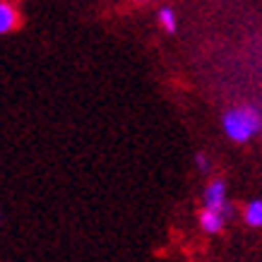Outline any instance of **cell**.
Wrapping results in <instances>:
<instances>
[{
	"label": "cell",
	"mask_w": 262,
	"mask_h": 262,
	"mask_svg": "<svg viewBox=\"0 0 262 262\" xmlns=\"http://www.w3.org/2000/svg\"><path fill=\"white\" fill-rule=\"evenodd\" d=\"M159 17H161V24L166 27L168 32H176V15H173V10L164 8V10L159 12Z\"/></svg>",
	"instance_id": "6"
},
{
	"label": "cell",
	"mask_w": 262,
	"mask_h": 262,
	"mask_svg": "<svg viewBox=\"0 0 262 262\" xmlns=\"http://www.w3.org/2000/svg\"><path fill=\"white\" fill-rule=\"evenodd\" d=\"M224 219H226V214L214 212V209H202V214H200V224H202V229H205L207 233H216V231H222Z\"/></svg>",
	"instance_id": "3"
},
{
	"label": "cell",
	"mask_w": 262,
	"mask_h": 262,
	"mask_svg": "<svg viewBox=\"0 0 262 262\" xmlns=\"http://www.w3.org/2000/svg\"><path fill=\"white\" fill-rule=\"evenodd\" d=\"M17 24V12L10 8L8 3H0V34L10 32Z\"/></svg>",
	"instance_id": "4"
},
{
	"label": "cell",
	"mask_w": 262,
	"mask_h": 262,
	"mask_svg": "<svg viewBox=\"0 0 262 262\" xmlns=\"http://www.w3.org/2000/svg\"><path fill=\"white\" fill-rule=\"evenodd\" d=\"M205 209H214L222 214H229L231 209L226 205V185L222 181H212L205 190Z\"/></svg>",
	"instance_id": "2"
},
{
	"label": "cell",
	"mask_w": 262,
	"mask_h": 262,
	"mask_svg": "<svg viewBox=\"0 0 262 262\" xmlns=\"http://www.w3.org/2000/svg\"><path fill=\"white\" fill-rule=\"evenodd\" d=\"M262 127V116L257 108L253 106H238V108H231L224 116V130L231 140L236 142H246Z\"/></svg>",
	"instance_id": "1"
},
{
	"label": "cell",
	"mask_w": 262,
	"mask_h": 262,
	"mask_svg": "<svg viewBox=\"0 0 262 262\" xmlns=\"http://www.w3.org/2000/svg\"><path fill=\"white\" fill-rule=\"evenodd\" d=\"M198 166L202 168V171H207V166H209V161H207L205 157H198Z\"/></svg>",
	"instance_id": "7"
},
{
	"label": "cell",
	"mask_w": 262,
	"mask_h": 262,
	"mask_svg": "<svg viewBox=\"0 0 262 262\" xmlns=\"http://www.w3.org/2000/svg\"><path fill=\"white\" fill-rule=\"evenodd\" d=\"M246 222L250 226H262V200H255L246 207Z\"/></svg>",
	"instance_id": "5"
}]
</instances>
